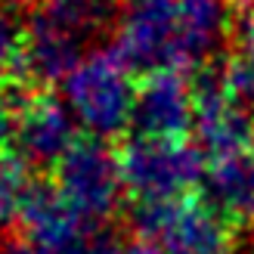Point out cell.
I'll list each match as a JSON object with an SVG mask.
<instances>
[{"mask_svg": "<svg viewBox=\"0 0 254 254\" xmlns=\"http://www.w3.org/2000/svg\"><path fill=\"white\" fill-rule=\"evenodd\" d=\"M133 233L168 254H236V226L205 195L133 201Z\"/></svg>", "mask_w": 254, "mask_h": 254, "instance_id": "cell-1", "label": "cell"}, {"mask_svg": "<svg viewBox=\"0 0 254 254\" xmlns=\"http://www.w3.org/2000/svg\"><path fill=\"white\" fill-rule=\"evenodd\" d=\"M65 106L93 139L121 136L133 121L130 68L118 59L115 50H90L71 68L65 81Z\"/></svg>", "mask_w": 254, "mask_h": 254, "instance_id": "cell-2", "label": "cell"}, {"mask_svg": "<svg viewBox=\"0 0 254 254\" xmlns=\"http://www.w3.org/2000/svg\"><path fill=\"white\" fill-rule=\"evenodd\" d=\"M121 183L133 201H168L192 195L205 180V155L189 139L124 136L118 149Z\"/></svg>", "mask_w": 254, "mask_h": 254, "instance_id": "cell-3", "label": "cell"}, {"mask_svg": "<svg viewBox=\"0 0 254 254\" xmlns=\"http://www.w3.org/2000/svg\"><path fill=\"white\" fill-rule=\"evenodd\" d=\"M53 183L90 226L103 223L121 205L124 183L118 168V152H112L109 143L93 136L78 139L68 149V155L59 161Z\"/></svg>", "mask_w": 254, "mask_h": 254, "instance_id": "cell-4", "label": "cell"}, {"mask_svg": "<svg viewBox=\"0 0 254 254\" xmlns=\"http://www.w3.org/2000/svg\"><path fill=\"white\" fill-rule=\"evenodd\" d=\"M192 130L205 158H220L254 143V115L233 96L223 62H205L192 78Z\"/></svg>", "mask_w": 254, "mask_h": 254, "instance_id": "cell-5", "label": "cell"}, {"mask_svg": "<svg viewBox=\"0 0 254 254\" xmlns=\"http://www.w3.org/2000/svg\"><path fill=\"white\" fill-rule=\"evenodd\" d=\"M12 143H16V155L28 168L56 171L68 149L78 143V121L53 90H34L16 109Z\"/></svg>", "mask_w": 254, "mask_h": 254, "instance_id": "cell-6", "label": "cell"}, {"mask_svg": "<svg viewBox=\"0 0 254 254\" xmlns=\"http://www.w3.org/2000/svg\"><path fill=\"white\" fill-rule=\"evenodd\" d=\"M192 81L183 71H149L133 93V127L139 136L186 139L192 130Z\"/></svg>", "mask_w": 254, "mask_h": 254, "instance_id": "cell-7", "label": "cell"}, {"mask_svg": "<svg viewBox=\"0 0 254 254\" xmlns=\"http://www.w3.org/2000/svg\"><path fill=\"white\" fill-rule=\"evenodd\" d=\"M81 41L74 31L62 28L44 9H28L25 28V78L41 90H53V84L65 81L81 62Z\"/></svg>", "mask_w": 254, "mask_h": 254, "instance_id": "cell-8", "label": "cell"}, {"mask_svg": "<svg viewBox=\"0 0 254 254\" xmlns=\"http://www.w3.org/2000/svg\"><path fill=\"white\" fill-rule=\"evenodd\" d=\"M19 230L25 242L44 251H68L93 230L78 211L68 205V198L59 192L53 180H37L28 205L22 211Z\"/></svg>", "mask_w": 254, "mask_h": 254, "instance_id": "cell-9", "label": "cell"}, {"mask_svg": "<svg viewBox=\"0 0 254 254\" xmlns=\"http://www.w3.org/2000/svg\"><path fill=\"white\" fill-rule=\"evenodd\" d=\"M205 198L233 226L254 220V143L211 158L205 168Z\"/></svg>", "mask_w": 254, "mask_h": 254, "instance_id": "cell-10", "label": "cell"}, {"mask_svg": "<svg viewBox=\"0 0 254 254\" xmlns=\"http://www.w3.org/2000/svg\"><path fill=\"white\" fill-rule=\"evenodd\" d=\"M174 22L183 65L211 62L214 47L230 34V0H174Z\"/></svg>", "mask_w": 254, "mask_h": 254, "instance_id": "cell-11", "label": "cell"}, {"mask_svg": "<svg viewBox=\"0 0 254 254\" xmlns=\"http://www.w3.org/2000/svg\"><path fill=\"white\" fill-rule=\"evenodd\" d=\"M37 180H41L37 171L28 168L16 152L0 155V233H9L12 226H19Z\"/></svg>", "mask_w": 254, "mask_h": 254, "instance_id": "cell-12", "label": "cell"}, {"mask_svg": "<svg viewBox=\"0 0 254 254\" xmlns=\"http://www.w3.org/2000/svg\"><path fill=\"white\" fill-rule=\"evenodd\" d=\"M223 65H226V84H230L233 96L254 115V59L233 53L230 59H223Z\"/></svg>", "mask_w": 254, "mask_h": 254, "instance_id": "cell-13", "label": "cell"}, {"mask_svg": "<svg viewBox=\"0 0 254 254\" xmlns=\"http://www.w3.org/2000/svg\"><path fill=\"white\" fill-rule=\"evenodd\" d=\"M56 254H121V248H118V239L109 230L93 226L78 245H71L68 251H56Z\"/></svg>", "mask_w": 254, "mask_h": 254, "instance_id": "cell-14", "label": "cell"}, {"mask_svg": "<svg viewBox=\"0 0 254 254\" xmlns=\"http://www.w3.org/2000/svg\"><path fill=\"white\" fill-rule=\"evenodd\" d=\"M12 121H16V115L6 106V99L0 96V155L6 152V143H12Z\"/></svg>", "mask_w": 254, "mask_h": 254, "instance_id": "cell-15", "label": "cell"}, {"mask_svg": "<svg viewBox=\"0 0 254 254\" xmlns=\"http://www.w3.org/2000/svg\"><path fill=\"white\" fill-rule=\"evenodd\" d=\"M0 254H56V251H44V248H34V245H28V242H12V245H6Z\"/></svg>", "mask_w": 254, "mask_h": 254, "instance_id": "cell-16", "label": "cell"}, {"mask_svg": "<svg viewBox=\"0 0 254 254\" xmlns=\"http://www.w3.org/2000/svg\"><path fill=\"white\" fill-rule=\"evenodd\" d=\"M121 254H168V251H161L158 245H149V242H133L130 248H124Z\"/></svg>", "mask_w": 254, "mask_h": 254, "instance_id": "cell-17", "label": "cell"}, {"mask_svg": "<svg viewBox=\"0 0 254 254\" xmlns=\"http://www.w3.org/2000/svg\"><path fill=\"white\" fill-rule=\"evenodd\" d=\"M16 3H22V6H31V9H34V6H41V3H47V0H16Z\"/></svg>", "mask_w": 254, "mask_h": 254, "instance_id": "cell-18", "label": "cell"}]
</instances>
